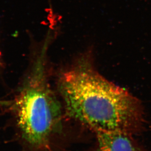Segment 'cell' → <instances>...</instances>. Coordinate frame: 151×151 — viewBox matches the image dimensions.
Here are the masks:
<instances>
[{
    "label": "cell",
    "mask_w": 151,
    "mask_h": 151,
    "mask_svg": "<svg viewBox=\"0 0 151 151\" xmlns=\"http://www.w3.org/2000/svg\"><path fill=\"white\" fill-rule=\"evenodd\" d=\"M44 50L36 58L14 105L17 125L31 151H52L51 140L61 128L62 107L50 88Z\"/></svg>",
    "instance_id": "2"
},
{
    "label": "cell",
    "mask_w": 151,
    "mask_h": 151,
    "mask_svg": "<svg viewBox=\"0 0 151 151\" xmlns=\"http://www.w3.org/2000/svg\"><path fill=\"white\" fill-rule=\"evenodd\" d=\"M90 54L82 56L59 77L67 114L96 133L137 132L144 121L139 101L102 77Z\"/></svg>",
    "instance_id": "1"
},
{
    "label": "cell",
    "mask_w": 151,
    "mask_h": 151,
    "mask_svg": "<svg viewBox=\"0 0 151 151\" xmlns=\"http://www.w3.org/2000/svg\"><path fill=\"white\" fill-rule=\"evenodd\" d=\"M96 133L97 143L91 151H144L129 134L116 132Z\"/></svg>",
    "instance_id": "3"
}]
</instances>
